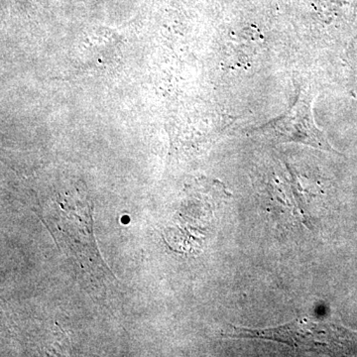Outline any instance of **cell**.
Masks as SVG:
<instances>
[{"instance_id": "1", "label": "cell", "mask_w": 357, "mask_h": 357, "mask_svg": "<svg viewBox=\"0 0 357 357\" xmlns=\"http://www.w3.org/2000/svg\"><path fill=\"white\" fill-rule=\"evenodd\" d=\"M227 335L236 338H257L287 344L297 351L340 352L354 344V335L333 324L316 323L310 319H297L276 328H251L230 326Z\"/></svg>"}]
</instances>
